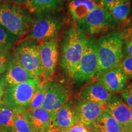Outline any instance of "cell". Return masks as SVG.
<instances>
[{
    "label": "cell",
    "mask_w": 132,
    "mask_h": 132,
    "mask_svg": "<svg viewBox=\"0 0 132 132\" xmlns=\"http://www.w3.org/2000/svg\"><path fill=\"white\" fill-rule=\"evenodd\" d=\"M86 39V34L78 28L75 22L69 24L62 34L61 65L70 78L85 51Z\"/></svg>",
    "instance_id": "cell-1"
},
{
    "label": "cell",
    "mask_w": 132,
    "mask_h": 132,
    "mask_svg": "<svg viewBox=\"0 0 132 132\" xmlns=\"http://www.w3.org/2000/svg\"><path fill=\"white\" fill-rule=\"evenodd\" d=\"M35 16L24 4L0 0V24L21 38L32 28Z\"/></svg>",
    "instance_id": "cell-2"
},
{
    "label": "cell",
    "mask_w": 132,
    "mask_h": 132,
    "mask_svg": "<svg viewBox=\"0 0 132 132\" xmlns=\"http://www.w3.org/2000/svg\"><path fill=\"white\" fill-rule=\"evenodd\" d=\"M123 39L118 30L109 31L97 42L98 67L96 78L109 69L119 66L123 57Z\"/></svg>",
    "instance_id": "cell-3"
},
{
    "label": "cell",
    "mask_w": 132,
    "mask_h": 132,
    "mask_svg": "<svg viewBox=\"0 0 132 132\" xmlns=\"http://www.w3.org/2000/svg\"><path fill=\"white\" fill-rule=\"evenodd\" d=\"M34 15L35 21L28 38L34 39L40 44L56 37L67 19L59 9L42 11Z\"/></svg>",
    "instance_id": "cell-4"
},
{
    "label": "cell",
    "mask_w": 132,
    "mask_h": 132,
    "mask_svg": "<svg viewBox=\"0 0 132 132\" xmlns=\"http://www.w3.org/2000/svg\"><path fill=\"white\" fill-rule=\"evenodd\" d=\"M40 78L31 79L11 87L5 88L2 101L6 106L19 113L27 111L33 96L39 88Z\"/></svg>",
    "instance_id": "cell-5"
},
{
    "label": "cell",
    "mask_w": 132,
    "mask_h": 132,
    "mask_svg": "<svg viewBox=\"0 0 132 132\" xmlns=\"http://www.w3.org/2000/svg\"><path fill=\"white\" fill-rule=\"evenodd\" d=\"M40 43L31 38L18 41L13 50V57L26 71L35 78L42 75L39 52Z\"/></svg>",
    "instance_id": "cell-6"
},
{
    "label": "cell",
    "mask_w": 132,
    "mask_h": 132,
    "mask_svg": "<svg viewBox=\"0 0 132 132\" xmlns=\"http://www.w3.org/2000/svg\"><path fill=\"white\" fill-rule=\"evenodd\" d=\"M98 67L97 42L92 36H87L85 51L71 78L78 84L89 82L96 77Z\"/></svg>",
    "instance_id": "cell-7"
},
{
    "label": "cell",
    "mask_w": 132,
    "mask_h": 132,
    "mask_svg": "<svg viewBox=\"0 0 132 132\" xmlns=\"http://www.w3.org/2000/svg\"><path fill=\"white\" fill-rule=\"evenodd\" d=\"M76 24L79 29L90 36L111 31L116 26L110 11L103 6L93 10Z\"/></svg>",
    "instance_id": "cell-8"
},
{
    "label": "cell",
    "mask_w": 132,
    "mask_h": 132,
    "mask_svg": "<svg viewBox=\"0 0 132 132\" xmlns=\"http://www.w3.org/2000/svg\"><path fill=\"white\" fill-rule=\"evenodd\" d=\"M58 40L56 37L40 43L39 47L42 75L45 80H50L55 73L59 58Z\"/></svg>",
    "instance_id": "cell-9"
},
{
    "label": "cell",
    "mask_w": 132,
    "mask_h": 132,
    "mask_svg": "<svg viewBox=\"0 0 132 132\" xmlns=\"http://www.w3.org/2000/svg\"><path fill=\"white\" fill-rule=\"evenodd\" d=\"M69 87L61 82H52L46 93L42 107L49 112L53 119L56 112L60 108L70 97Z\"/></svg>",
    "instance_id": "cell-10"
},
{
    "label": "cell",
    "mask_w": 132,
    "mask_h": 132,
    "mask_svg": "<svg viewBox=\"0 0 132 132\" xmlns=\"http://www.w3.org/2000/svg\"><path fill=\"white\" fill-rule=\"evenodd\" d=\"M103 111L111 115L122 125L124 132L132 128V108L127 105L123 100L116 95L104 105Z\"/></svg>",
    "instance_id": "cell-11"
},
{
    "label": "cell",
    "mask_w": 132,
    "mask_h": 132,
    "mask_svg": "<svg viewBox=\"0 0 132 132\" xmlns=\"http://www.w3.org/2000/svg\"><path fill=\"white\" fill-rule=\"evenodd\" d=\"M77 123L90 128L103 113L101 106L81 97L74 103Z\"/></svg>",
    "instance_id": "cell-12"
},
{
    "label": "cell",
    "mask_w": 132,
    "mask_h": 132,
    "mask_svg": "<svg viewBox=\"0 0 132 132\" xmlns=\"http://www.w3.org/2000/svg\"><path fill=\"white\" fill-rule=\"evenodd\" d=\"M98 81L111 93L120 92L127 82L128 78L119 66L109 69L97 77Z\"/></svg>",
    "instance_id": "cell-13"
},
{
    "label": "cell",
    "mask_w": 132,
    "mask_h": 132,
    "mask_svg": "<svg viewBox=\"0 0 132 132\" xmlns=\"http://www.w3.org/2000/svg\"><path fill=\"white\" fill-rule=\"evenodd\" d=\"M77 123L75 106L72 100H68L56 112L50 129H67Z\"/></svg>",
    "instance_id": "cell-14"
},
{
    "label": "cell",
    "mask_w": 132,
    "mask_h": 132,
    "mask_svg": "<svg viewBox=\"0 0 132 132\" xmlns=\"http://www.w3.org/2000/svg\"><path fill=\"white\" fill-rule=\"evenodd\" d=\"M113 93L105 89L98 81L85 86L80 92V97L103 108L109 101Z\"/></svg>",
    "instance_id": "cell-15"
},
{
    "label": "cell",
    "mask_w": 132,
    "mask_h": 132,
    "mask_svg": "<svg viewBox=\"0 0 132 132\" xmlns=\"http://www.w3.org/2000/svg\"><path fill=\"white\" fill-rule=\"evenodd\" d=\"M32 132H48L52 125V117L49 112L40 108L24 112Z\"/></svg>",
    "instance_id": "cell-16"
},
{
    "label": "cell",
    "mask_w": 132,
    "mask_h": 132,
    "mask_svg": "<svg viewBox=\"0 0 132 132\" xmlns=\"http://www.w3.org/2000/svg\"><path fill=\"white\" fill-rule=\"evenodd\" d=\"M5 87H11L35 78L16 61L13 57L10 62L9 65L3 76ZM5 87V88H6Z\"/></svg>",
    "instance_id": "cell-17"
},
{
    "label": "cell",
    "mask_w": 132,
    "mask_h": 132,
    "mask_svg": "<svg viewBox=\"0 0 132 132\" xmlns=\"http://www.w3.org/2000/svg\"><path fill=\"white\" fill-rule=\"evenodd\" d=\"M102 6L100 2L94 0H70L67 9L75 23L82 20L96 8Z\"/></svg>",
    "instance_id": "cell-18"
},
{
    "label": "cell",
    "mask_w": 132,
    "mask_h": 132,
    "mask_svg": "<svg viewBox=\"0 0 132 132\" xmlns=\"http://www.w3.org/2000/svg\"><path fill=\"white\" fill-rule=\"evenodd\" d=\"M89 129L90 132H124L122 125L104 111Z\"/></svg>",
    "instance_id": "cell-19"
},
{
    "label": "cell",
    "mask_w": 132,
    "mask_h": 132,
    "mask_svg": "<svg viewBox=\"0 0 132 132\" xmlns=\"http://www.w3.org/2000/svg\"><path fill=\"white\" fill-rule=\"evenodd\" d=\"M132 0H120L110 11L116 25L122 24L128 19L131 8Z\"/></svg>",
    "instance_id": "cell-20"
},
{
    "label": "cell",
    "mask_w": 132,
    "mask_h": 132,
    "mask_svg": "<svg viewBox=\"0 0 132 132\" xmlns=\"http://www.w3.org/2000/svg\"><path fill=\"white\" fill-rule=\"evenodd\" d=\"M63 0H29L24 5L33 14L50 10L59 9Z\"/></svg>",
    "instance_id": "cell-21"
},
{
    "label": "cell",
    "mask_w": 132,
    "mask_h": 132,
    "mask_svg": "<svg viewBox=\"0 0 132 132\" xmlns=\"http://www.w3.org/2000/svg\"><path fill=\"white\" fill-rule=\"evenodd\" d=\"M15 111L0 102V128L3 132H12Z\"/></svg>",
    "instance_id": "cell-22"
},
{
    "label": "cell",
    "mask_w": 132,
    "mask_h": 132,
    "mask_svg": "<svg viewBox=\"0 0 132 132\" xmlns=\"http://www.w3.org/2000/svg\"><path fill=\"white\" fill-rule=\"evenodd\" d=\"M52 81L50 80L44 79L43 80H41L39 88L33 96L27 110H32L42 107L46 93Z\"/></svg>",
    "instance_id": "cell-23"
},
{
    "label": "cell",
    "mask_w": 132,
    "mask_h": 132,
    "mask_svg": "<svg viewBox=\"0 0 132 132\" xmlns=\"http://www.w3.org/2000/svg\"><path fill=\"white\" fill-rule=\"evenodd\" d=\"M20 38L0 24V52L9 50L14 47Z\"/></svg>",
    "instance_id": "cell-24"
},
{
    "label": "cell",
    "mask_w": 132,
    "mask_h": 132,
    "mask_svg": "<svg viewBox=\"0 0 132 132\" xmlns=\"http://www.w3.org/2000/svg\"><path fill=\"white\" fill-rule=\"evenodd\" d=\"M12 132H32L24 113L15 112Z\"/></svg>",
    "instance_id": "cell-25"
},
{
    "label": "cell",
    "mask_w": 132,
    "mask_h": 132,
    "mask_svg": "<svg viewBox=\"0 0 132 132\" xmlns=\"http://www.w3.org/2000/svg\"><path fill=\"white\" fill-rule=\"evenodd\" d=\"M12 57V53L9 50L0 52V75L6 72Z\"/></svg>",
    "instance_id": "cell-26"
},
{
    "label": "cell",
    "mask_w": 132,
    "mask_h": 132,
    "mask_svg": "<svg viewBox=\"0 0 132 132\" xmlns=\"http://www.w3.org/2000/svg\"><path fill=\"white\" fill-rule=\"evenodd\" d=\"M119 67L128 79H132V56H123Z\"/></svg>",
    "instance_id": "cell-27"
},
{
    "label": "cell",
    "mask_w": 132,
    "mask_h": 132,
    "mask_svg": "<svg viewBox=\"0 0 132 132\" xmlns=\"http://www.w3.org/2000/svg\"><path fill=\"white\" fill-rule=\"evenodd\" d=\"M120 95L123 101L132 108V82L125 85L120 91Z\"/></svg>",
    "instance_id": "cell-28"
},
{
    "label": "cell",
    "mask_w": 132,
    "mask_h": 132,
    "mask_svg": "<svg viewBox=\"0 0 132 132\" xmlns=\"http://www.w3.org/2000/svg\"><path fill=\"white\" fill-rule=\"evenodd\" d=\"M120 32L122 36L123 40H132V18L128 19L122 24V30Z\"/></svg>",
    "instance_id": "cell-29"
},
{
    "label": "cell",
    "mask_w": 132,
    "mask_h": 132,
    "mask_svg": "<svg viewBox=\"0 0 132 132\" xmlns=\"http://www.w3.org/2000/svg\"><path fill=\"white\" fill-rule=\"evenodd\" d=\"M123 56H132V40H124L122 47Z\"/></svg>",
    "instance_id": "cell-30"
},
{
    "label": "cell",
    "mask_w": 132,
    "mask_h": 132,
    "mask_svg": "<svg viewBox=\"0 0 132 132\" xmlns=\"http://www.w3.org/2000/svg\"><path fill=\"white\" fill-rule=\"evenodd\" d=\"M65 130L68 132H89L88 128L78 123H76Z\"/></svg>",
    "instance_id": "cell-31"
},
{
    "label": "cell",
    "mask_w": 132,
    "mask_h": 132,
    "mask_svg": "<svg viewBox=\"0 0 132 132\" xmlns=\"http://www.w3.org/2000/svg\"><path fill=\"white\" fill-rule=\"evenodd\" d=\"M119 1L120 0H100L99 2L103 7H105L110 11L111 8Z\"/></svg>",
    "instance_id": "cell-32"
},
{
    "label": "cell",
    "mask_w": 132,
    "mask_h": 132,
    "mask_svg": "<svg viewBox=\"0 0 132 132\" xmlns=\"http://www.w3.org/2000/svg\"><path fill=\"white\" fill-rule=\"evenodd\" d=\"M5 84L3 77H0V102L2 101L5 91Z\"/></svg>",
    "instance_id": "cell-33"
},
{
    "label": "cell",
    "mask_w": 132,
    "mask_h": 132,
    "mask_svg": "<svg viewBox=\"0 0 132 132\" xmlns=\"http://www.w3.org/2000/svg\"><path fill=\"white\" fill-rule=\"evenodd\" d=\"M7 1H9V2L17 3V4H26V3H27L29 0H7Z\"/></svg>",
    "instance_id": "cell-34"
},
{
    "label": "cell",
    "mask_w": 132,
    "mask_h": 132,
    "mask_svg": "<svg viewBox=\"0 0 132 132\" xmlns=\"http://www.w3.org/2000/svg\"><path fill=\"white\" fill-rule=\"evenodd\" d=\"M57 132H68L67 131V130H66L65 129V130H59V131H57Z\"/></svg>",
    "instance_id": "cell-35"
},
{
    "label": "cell",
    "mask_w": 132,
    "mask_h": 132,
    "mask_svg": "<svg viewBox=\"0 0 132 132\" xmlns=\"http://www.w3.org/2000/svg\"><path fill=\"white\" fill-rule=\"evenodd\" d=\"M127 132H132V128L131 130H128V131H127Z\"/></svg>",
    "instance_id": "cell-36"
},
{
    "label": "cell",
    "mask_w": 132,
    "mask_h": 132,
    "mask_svg": "<svg viewBox=\"0 0 132 132\" xmlns=\"http://www.w3.org/2000/svg\"><path fill=\"white\" fill-rule=\"evenodd\" d=\"M94 1H97V2H99V1H100V0H94Z\"/></svg>",
    "instance_id": "cell-37"
},
{
    "label": "cell",
    "mask_w": 132,
    "mask_h": 132,
    "mask_svg": "<svg viewBox=\"0 0 132 132\" xmlns=\"http://www.w3.org/2000/svg\"><path fill=\"white\" fill-rule=\"evenodd\" d=\"M0 132H3V131H2V130L1 129V128H0Z\"/></svg>",
    "instance_id": "cell-38"
}]
</instances>
